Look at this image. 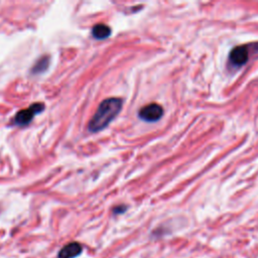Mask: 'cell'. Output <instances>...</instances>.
Wrapping results in <instances>:
<instances>
[{
    "label": "cell",
    "instance_id": "3957f363",
    "mask_svg": "<svg viewBox=\"0 0 258 258\" xmlns=\"http://www.w3.org/2000/svg\"><path fill=\"white\" fill-rule=\"evenodd\" d=\"M249 59L248 45L235 46L229 53V66L233 69H239Z\"/></svg>",
    "mask_w": 258,
    "mask_h": 258
},
{
    "label": "cell",
    "instance_id": "277c9868",
    "mask_svg": "<svg viewBox=\"0 0 258 258\" xmlns=\"http://www.w3.org/2000/svg\"><path fill=\"white\" fill-rule=\"evenodd\" d=\"M138 116L146 122H156L163 116V108L159 104L151 103L142 107L138 112Z\"/></svg>",
    "mask_w": 258,
    "mask_h": 258
},
{
    "label": "cell",
    "instance_id": "5b68a950",
    "mask_svg": "<svg viewBox=\"0 0 258 258\" xmlns=\"http://www.w3.org/2000/svg\"><path fill=\"white\" fill-rule=\"evenodd\" d=\"M83 251V248L78 242H71L64 245L59 251L57 258H75L79 256Z\"/></svg>",
    "mask_w": 258,
    "mask_h": 258
},
{
    "label": "cell",
    "instance_id": "7a4b0ae2",
    "mask_svg": "<svg viewBox=\"0 0 258 258\" xmlns=\"http://www.w3.org/2000/svg\"><path fill=\"white\" fill-rule=\"evenodd\" d=\"M43 109H44L43 104L34 103L30 107L18 111L13 119V123L16 125H20V126L27 125L28 123H30V121L33 119V117L36 114L40 113Z\"/></svg>",
    "mask_w": 258,
    "mask_h": 258
},
{
    "label": "cell",
    "instance_id": "6da1fadb",
    "mask_svg": "<svg viewBox=\"0 0 258 258\" xmlns=\"http://www.w3.org/2000/svg\"><path fill=\"white\" fill-rule=\"evenodd\" d=\"M123 101L119 98H108L102 101L88 124L90 132H98L107 127L122 109Z\"/></svg>",
    "mask_w": 258,
    "mask_h": 258
},
{
    "label": "cell",
    "instance_id": "52a82bcc",
    "mask_svg": "<svg viewBox=\"0 0 258 258\" xmlns=\"http://www.w3.org/2000/svg\"><path fill=\"white\" fill-rule=\"evenodd\" d=\"M49 64V57L47 55H42L36 62L35 64L33 66L31 72L33 74H39V73H42L44 72L47 67Z\"/></svg>",
    "mask_w": 258,
    "mask_h": 258
},
{
    "label": "cell",
    "instance_id": "8992f818",
    "mask_svg": "<svg viewBox=\"0 0 258 258\" xmlns=\"http://www.w3.org/2000/svg\"><path fill=\"white\" fill-rule=\"evenodd\" d=\"M92 34L97 39H105L111 34V28L106 24L98 23L93 27Z\"/></svg>",
    "mask_w": 258,
    "mask_h": 258
}]
</instances>
